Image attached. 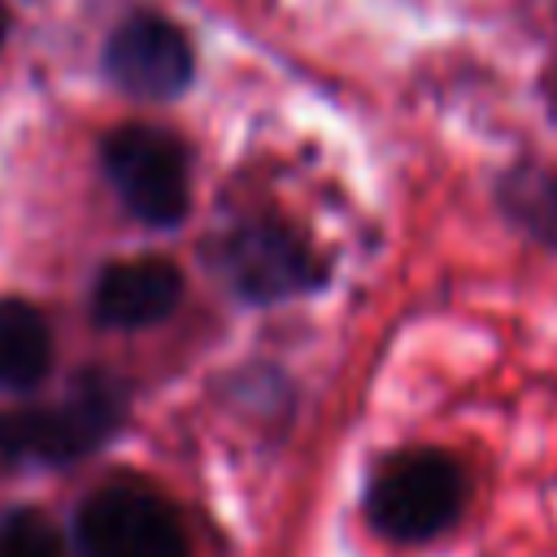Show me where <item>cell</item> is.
Wrapping results in <instances>:
<instances>
[{
    "label": "cell",
    "mask_w": 557,
    "mask_h": 557,
    "mask_svg": "<svg viewBox=\"0 0 557 557\" xmlns=\"http://www.w3.org/2000/svg\"><path fill=\"white\" fill-rule=\"evenodd\" d=\"M78 557H191L174 505L144 483H104L74 518Z\"/></svg>",
    "instance_id": "obj_4"
},
{
    "label": "cell",
    "mask_w": 557,
    "mask_h": 557,
    "mask_svg": "<svg viewBox=\"0 0 557 557\" xmlns=\"http://www.w3.org/2000/svg\"><path fill=\"white\" fill-rule=\"evenodd\" d=\"M496 205L518 231L557 248V170L540 161L509 165L496 183Z\"/></svg>",
    "instance_id": "obj_9"
},
{
    "label": "cell",
    "mask_w": 557,
    "mask_h": 557,
    "mask_svg": "<svg viewBox=\"0 0 557 557\" xmlns=\"http://www.w3.org/2000/svg\"><path fill=\"white\" fill-rule=\"evenodd\" d=\"M183 300V274L165 257H131L100 270L91 287V318L113 331H139L174 313Z\"/></svg>",
    "instance_id": "obj_7"
},
{
    "label": "cell",
    "mask_w": 557,
    "mask_h": 557,
    "mask_svg": "<svg viewBox=\"0 0 557 557\" xmlns=\"http://www.w3.org/2000/svg\"><path fill=\"white\" fill-rule=\"evenodd\" d=\"M52 366V335L35 305L0 300V387H35Z\"/></svg>",
    "instance_id": "obj_8"
},
{
    "label": "cell",
    "mask_w": 557,
    "mask_h": 557,
    "mask_svg": "<svg viewBox=\"0 0 557 557\" xmlns=\"http://www.w3.org/2000/svg\"><path fill=\"white\" fill-rule=\"evenodd\" d=\"M213 265L231 283V292L252 305L305 296L322 287V274H326L313 248L287 222H274V218H252L226 231L213 248Z\"/></svg>",
    "instance_id": "obj_5"
},
{
    "label": "cell",
    "mask_w": 557,
    "mask_h": 557,
    "mask_svg": "<svg viewBox=\"0 0 557 557\" xmlns=\"http://www.w3.org/2000/svg\"><path fill=\"white\" fill-rule=\"evenodd\" d=\"M470 483L444 448H396L366 483V518L392 544H426L444 535L466 509Z\"/></svg>",
    "instance_id": "obj_2"
},
{
    "label": "cell",
    "mask_w": 557,
    "mask_h": 557,
    "mask_svg": "<svg viewBox=\"0 0 557 557\" xmlns=\"http://www.w3.org/2000/svg\"><path fill=\"white\" fill-rule=\"evenodd\" d=\"M4 30H9V17H4V4H0V44H4Z\"/></svg>",
    "instance_id": "obj_11"
},
{
    "label": "cell",
    "mask_w": 557,
    "mask_h": 557,
    "mask_svg": "<svg viewBox=\"0 0 557 557\" xmlns=\"http://www.w3.org/2000/svg\"><path fill=\"white\" fill-rule=\"evenodd\" d=\"M104 174L122 205L148 226H178L191 205V165L178 135L161 126H117L100 148Z\"/></svg>",
    "instance_id": "obj_3"
},
{
    "label": "cell",
    "mask_w": 557,
    "mask_h": 557,
    "mask_svg": "<svg viewBox=\"0 0 557 557\" xmlns=\"http://www.w3.org/2000/svg\"><path fill=\"white\" fill-rule=\"evenodd\" d=\"M0 557H61V535L39 509H13L0 518Z\"/></svg>",
    "instance_id": "obj_10"
},
{
    "label": "cell",
    "mask_w": 557,
    "mask_h": 557,
    "mask_svg": "<svg viewBox=\"0 0 557 557\" xmlns=\"http://www.w3.org/2000/svg\"><path fill=\"white\" fill-rule=\"evenodd\" d=\"M131 409V392L109 370H87L61 400L0 413V461L4 466H65L96 453Z\"/></svg>",
    "instance_id": "obj_1"
},
{
    "label": "cell",
    "mask_w": 557,
    "mask_h": 557,
    "mask_svg": "<svg viewBox=\"0 0 557 557\" xmlns=\"http://www.w3.org/2000/svg\"><path fill=\"white\" fill-rule=\"evenodd\" d=\"M104 74L139 100H174L191 83L196 57L174 22L157 13H135L104 44Z\"/></svg>",
    "instance_id": "obj_6"
}]
</instances>
